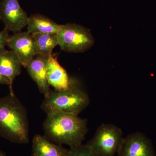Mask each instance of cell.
Here are the masks:
<instances>
[{"instance_id":"obj_1","label":"cell","mask_w":156,"mask_h":156,"mask_svg":"<svg viewBox=\"0 0 156 156\" xmlns=\"http://www.w3.org/2000/svg\"><path fill=\"white\" fill-rule=\"evenodd\" d=\"M44 129L45 137L50 141L70 148L82 144L88 131L87 120L60 112L47 114Z\"/></svg>"},{"instance_id":"obj_2","label":"cell","mask_w":156,"mask_h":156,"mask_svg":"<svg viewBox=\"0 0 156 156\" xmlns=\"http://www.w3.org/2000/svg\"><path fill=\"white\" fill-rule=\"evenodd\" d=\"M0 135L13 143L29 142L26 112L15 95L0 98Z\"/></svg>"},{"instance_id":"obj_3","label":"cell","mask_w":156,"mask_h":156,"mask_svg":"<svg viewBox=\"0 0 156 156\" xmlns=\"http://www.w3.org/2000/svg\"><path fill=\"white\" fill-rule=\"evenodd\" d=\"M90 100L85 92L71 85L66 90H50L45 97L41 108L47 114L60 112L78 115L89 105Z\"/></svg>"},{"instance_id":"obj_4","label":"cell","mask_w":156,"mask_h":156,"mask_svg":"<svg viewBox=\"0 0 156 156\" xmlns=\"http://www.w3.org/2000/svg\"><path fill=\"white\" fill-rule=\"evenodd\" d=\"M57 35L58 46L62 50L69 53L85 52L95 42L89 30L76 23L60 25Z\"/></svg>"},{"instance_id":"obj_5","label":"cell","mask_w":156,"mask_h":156,"mask_svg":"<svg viewBox=\"0 0 156 156\" xmlns=\"http://www.w3.org/2000/svg\"><path fill=\"white\" fill-rule=\"evenodd\" d=\"M123 138L121 128L111 124L99 126L94 136L87 143L95 156H115Z\"/></svg>"},{"instance_id":"obj_6","label":"cell","mask_w":156,"mask_h":156,"mask_svg":"<svg viewBox=\"0 0 156 156\" xmlns=\"http://www.w3.org/2000/svg\"><path fill=\"white\" fill-rule=\"evenodd\" d=\"M0 17L8 31L19 32L27 25L28 17L19 0H0Z\"/></svg>"},{"instance_id":"obj_7","label":"cell","mask_w":156,"mask_h":156,"mask_svg":"<svg viewBox=\"0 0 156 156\" xmlns=\"http://www.w3.org/2000/svg\"><path fill=\"white\" fill-rule=\"evenodd\" d=\"M118 156H155L150 140L140 132L123 137Z\"/></svg>"},{"instance_id":"obj_8","label":"cell","mask_w":156,"mask_h":156,"mask_svg":"<svg viewBox=\"0 0 156 156\" xmlns=\"http://www.w3.org/2000/svg\"><path fill=\"white\" fill-rule=\"evenodd\" d=\"M7 46L16 54L21 65L25 68L37 55L34 39L28 32H19L10 36Z\"/></svg>"},{"instance_id":"obj_9","label":"cell","mask_w":156,"mask_h":156,"mask_svg":"<svg viewBox=\"0 0 156 156\" xmlns=\"http://www.w3.org/2000/svg\"><path fill=\"white\" fill-rule=\"evenodd\" d=\"M49 56L35 55L29 62L26 67L31 78L37 84L39 91L45 97L48 96L50 91L47 77V66Z\"/></svg>"},{"instance_id":"obj_10","label":"cell","mask_w":156,"mask_h":156,"mask_svg":"<svg viewBox=\"0 0 156 156\" xmlns=\"http://www.w3.org/2000/svg\"><path fill=\"white\" fill-rule=\"evenodd\" d=\"M21 64L16 54L5 49L0 51V74L10 82V94L14 95L12 85L14 79L21 73Z\"/></svg>"},{"instance_id":"obj_11","label":"cell","mask_w":156,"mask_h":156,"mask_svg":"<svg viewBox=\"0 0 156 156\" xmlns=\"http://www.w3.org/2000/svg\"><path fill=\"white\" fill-rule=\"evenodd\" d=\"M47 77L50 86L58 91L66 90L71 86L66 70L59 64L57 58L51 54L47 66Z\"/></svg>"},{"instance_id":"obj_12","label":"cell","mask_w":156,"mask_h":156,"mask_svg":"<svg viewBox=\"0 0 156 156\" xmlns=\"http://www.w3.org/2000/svg\"><path fill=\"white\" fill-rule=\"evenodd\" d=\"M69 150L50 141L45 136L35 135L32 142V156H66Z\"/></svg>"},{"instance_id":"obj_13","label":"cell","mask_w":156,"mask_h":156,"mask_svg":"<svg viewBox=\"0 0 156 156\" xmlns=\"http://www.w3.org/2000/svg\"><path fill=\"white\" fill-rule=\"evenodd\" d=\"M27 32L33 35L42 33H58L60 25L46 16L39 14H33L28 17Z\"/></svg>"},{"instance_id":"obj_14","label":"cell","mask_w":156,"mask_h":156,"mask_svg":"<svg viewBox=\"0 0 156 156\" xmlns=\"http://www.w3.org/2000/svg\"><path fill=\"white\" fill-rule=\"evenodd\" d=\"M32 36L35 43L37 55L50 56L53 49L58 45L57 34L39 33Z\"/></svg>"},{"instance_id":"obj_15","label":"cell","mask_w":156,"mask_h":156,"mask_svg":"<svg viewBox=\"0 0 156 156\" xmlns=\"http://www.w3.org/2000/svg\"><path fill=\"white\" fill-rule=\"evenodd\" d=\"M66 156H95L91 147L86 144L70 148Z\"/></svg>"},{"instance_id":"obj_16","label":"cell","mask_w":156,"mask_h":156,"mask_svg":"<svg viewBox=\"0 0 156 156\" xmlns=\"http://www.w3.org/2000/svg\"><path fill=\"white\" fill-rule=\"evenodd\" d=\"M9 37V31L5 29L0 32V51L5 49V46H7Z\"/></svg>"},{"instance_id":"obj_17","label":"cell","mask_w":156,"mask_h":156,"mask_svg":"<svg viewBox=\"0 0 156 156\" xmlns=\"http://www.w3.org/2000/svg\"><path fill=\"white\" fill-rule=\"evenodd\" d=\"M0 84H4V85H10V82L9 80L5 77L2 75L0 74Z\"/></svg>"},{"instance_id":"obj_18","label":"cell","mask_w":156,"mask_h":156,"mask_svg":"<svg viewBox=\"0 0 156 156\" xmlns=\"http://www.w3.org/2000/svg\"><path fill=\"white\" fill-rule=\"evenodd\" d=\"M0 156H7L6 154L4 152L0 151Z\"/></svg>"},{"instance_id":"obj_19","label":"cell","mask_w":156,"mask_h":156,"mask_svg":"<svg viewBox=\"0 0 156 156\" xmlns=\"http://www.w3.org/2000/svg\"><path fill=\"white\" fill-rule=\"evenodd\" d=\"M1 17H0V21H1Z\"/></svg>"}]
</instances>
